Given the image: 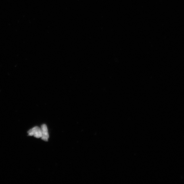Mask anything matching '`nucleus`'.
<instances>
[{
  "label": "nucleus",
  "instance_id": "nucleus-2",
  "mask_svg": "<svg viewBox=\"0 0 184 184\" xmlns=\"http://www.w3.org/2000/svg\"><path fill=\"white\" fill-rule=\"evenodd\" d=\"M41 128L42 132V140L45 141H48L49 136L47 126L45 124H43L41 125Z\"/></svg>",
  "mask_w": 184,
  "mask_h": 184
},
{
  "label": "nucleus",
  "instance_id": "nucleus-1",
  "mask_svg": "<svg viewBox=\"0 0 184 184\" xmlns=\"http://www.w3.org/2000/svg\"><path fill=\"white\" fill-rule=\"evenodd\" d=\"M28 135L33 136L36 138H41L42 132L41 128L38 127H35L31 129L28 132Z\"/></svg>",
  "mask_w": 184,
  "mask_h": 184
}]
</instances>
